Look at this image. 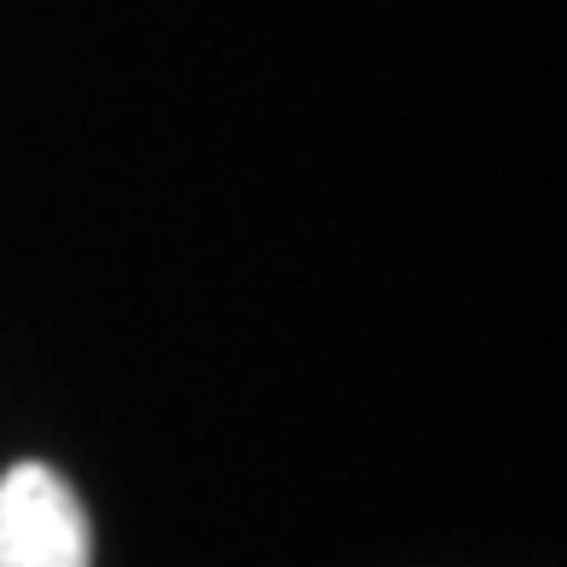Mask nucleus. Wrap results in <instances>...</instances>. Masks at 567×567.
Returning a JSON list of instances; mask_svg holds the SVG:
<instances>
[{
	"mask_svg": "<svg viewBox=\"0 0 567 567\" xmlns=\"http://www.w3.org/2000/svg\"><path fill=\"white\" fill-rule=\"evenodd\" d=\"M0 567H93L87 509L41 457L0 475Z\"/></svg>",
	"mask_w": 567,
	"mask_h": 567,
	"instance_id": "f257e3e1",
	"label": "nucleus"
}]
</instances>
